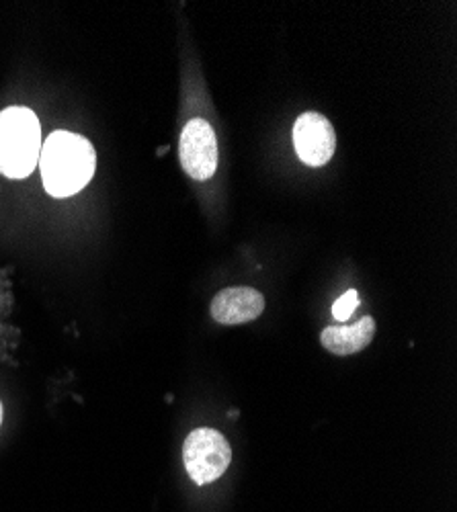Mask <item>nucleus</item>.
I'll list each match as a JSON object with an SVG mask.
<instances>
[{"label": "nucleus", "mask_w": 457, "mask_h": 512, "mask_svg": "<svg viewBox=\"0 0 457 512\" xmlns=\"http://www.w3.org/2000/svg\"><path fill=\"white\" fill-rule=\"evenodd\" d=\"M37 164L46 191L52 197H70L91 183L97 154L87 138L72 132H54L41 144Z\"/></svg>", "instance_id": "nucleus-1"}, {"label": "nucleus", "mask_w": 457, "mask_h": 512, "mask_svg": "<svg viewBox=\"0 0 457 512\" xmlns=\"http://www.w3.org/2000/svg\"><path fill=\"white\" fill-rule=\"evenodd\" d=\"M41 154V127L27 107L0 111V173L9 179L29 177Z\"/></svg>", "instance_id": "nucleus-2"}, {"label": "nucleus", "mask_w": 457, "mask_h": 512, "mask_svg": "<svg viewBox=\"0 0 457 512\" xmlns=\"http://www.w3.org/2000/svg\"><path fill=\"white\" fill-rule=\"evenodd\" d=\"M183 461L189 478L199 484L220 480L232 463V447L216 429H195L183 447Z\"/></svg>", "instance_id": "nucleus-3"}, {"label": "nucleus", "mask_w": 457, "mask_h": 512, "mask_svg": "<svg viewBox=\"0 0 457 512\" xmlns=\"http://www.w3.org/2000/svg\"><path fill=\"white\" fill-rule=\"evenodd\" d=\"M179 156L185 173L195 181H210L218 170V138L205 119H191L181 132Z\"/></svg>", "instance_id": "nucleus-4"}, {"label": "nucleus", "mask_w": 457, "mask_h": 512, "mask_svg": "<svg viewBox=\"0 0 457 512\" xmlns=\"http://www.w3.org/2000/svg\"><path fill=\"white\" fill-rule=\"evenodd\" d=\"M294 146L304 164L324 166L337 150L335 127L324 115L306 111L294 123Z\"/></svg>", "instance_id": "nucleus-5"}, {"label": "nucleus", "mask_w": 457, "mask_h": 512, "mask_svg": "<svg viewBox=\"0 0 457 512\" xmlns=\"http://www.w3.org/2000/svg\"><path fill=\"white\" fill-rule=\"evenodd\" d=\"M265 295L255 287H226L212 300V318L224 326L257 320L265 312Z\"/></svg>", "instance_id": "nucleus-6"}, {"label": "nucleus", "mask_w": 457, "mask_h": 512, "mask_svg": "<svg viewBox=\"0 0 457 512\" xmlns=\"http://www.w3.org/2000/svg\"><path fill=\"white\" fill-rule=\"evenodd\" d=\"M376 320L371 316H363L355 324H339V326H328L320 334V343L322 347L339 357L355 355L363 349L369 347V343L376 336Z\"/></svg>", "instance_id": "nucleus-7"}, {"label": "nucleus", "mask_w": 457, "mask_h": 512, "mask_svg": "<svg viewBox=\"0 0 457 512\" xmlns=\"http://www.w3.org/2000/svg\"><path fill=\"white\" fill-rule=\"evenodd\" d=\"M357 306H359V293L355 289H349L339 297L335 306H332V316H335V320L339 322H347L357 310Z\"/></svg>", "instance_id": "nucleus-8"}, {"label": "nucleus", "mask_w": 457, "mask_h": 512, "mask_svg": "<svg viewBox=\"0 0 457 512\" xmlns=\"http://www.w3.org/2000/svg\"><path fill=\"white\" fill-rule=\"evenodd\" d=\"M3 418H5V408H3V402H0V426H3Z\"/></svg>", "instance_id": "nucleus-9"}]
</instances>
